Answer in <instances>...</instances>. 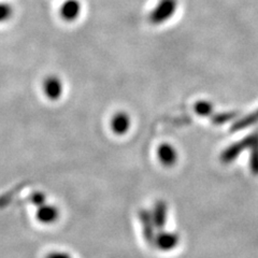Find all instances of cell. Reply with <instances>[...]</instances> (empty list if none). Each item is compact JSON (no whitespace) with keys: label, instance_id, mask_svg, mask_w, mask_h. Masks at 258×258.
Segmentation results:
<instances>
[{"label":"cell","instance_id":"cell-9","mask_svg":"<svg viewBox=\"0 0 258 258\" xmlns=\"http://www.w3.org/2000/svg\"><path fill=\"white\" fill-rule=\"evenodd\" d=\"M174 2L173 0H165L164 3L158 7V9L152 14V19L154 22H161L167 19L169 15L173 13Z\"/></svg>","mask_w":258,"mask_h":258},{"label":"cell","instance_id":"cell-4","mask_svg":"<svg viewBox=\"0 0 258 258\" xmlns=\"http://www.w3.org/2000/svg\"><path fill=\"white\" fill-rule=\"evenodd\" d=\"M157 154L161 165L165 167H172L177 160V153L170 144H161L157 151Z\"/></svg>","mask_w":258,"mask_h":258},{"label":"cell","instance_id":"cell-2","mask_svg":"<svg viewBox=\"0 0 258 258\" xmlns=\"http://www.w3.org/2000/svg\"><path fill=\"white\" fill-rule=\"evenodd\" d=\"M139 219L141 222V226H142V232L144 239L147 240L148 243L153 244L154 242L155 236H156V227L154 221H153L152 217V213L150 211H147V210H141L139 213Z\"/></svg>","mask_w":258,"mask_h":258},{"label":"cell","instance_id":"cell-3","mask_svg":"<svg viewBox=\"0 0 258 258\" xmlns=\"http://www.w3.org/2000/svg\"><path fill=\"white\" fill-rule=\"evenodd\" d=\"M151 213H152V217H153V221H154L156 229L158 231L164 230V228L166 227L167 220H168L167 204L165 203V201H161V200L157 201Z\"/></svg>","mask_w":258,"mask_h":258},{"label":"cell","instance_id":"cell-6","mask_svg":"<svg viewBox=\"0 0 258 258\" xmlns=\"http://www.w3.org/2000/svg\"><path fill=\"white\" fill-rule=\"evenodd\" d=\"M81 12V6L78 0H68L60 9V15L64 21L72 22L78 19Z\"/></svg>","mask_w":258,"mask_h":258},{"label":"cell","instance_id":"cell-10","mask_svg":"<svg viewBox=\"0 0 258 258\" xmlns=\"http://www.w3.org/2000/svg\"><path fill=\"white\" fill-rule=\"evenodd\" d=\"M196 112L199 114H208L209 113V104L206 102H199L196 106Z\"/></svg>","mask_w":258,"mask_h":258},{"label":"cell","instance_id":"cell-8","mask_svg":"<svg viewBox=\"0 0 258 258\" xmlns=\"http://www.w3.org/2000/svg\"><path fill=\"white\" fill-rule=\"evenodd\" d=\"M44 90L48 98L53 100L58 99L62 93V84L57 78L51 77L45 81Z\"/></svg>","mask_w":258,"mask_h":258},{"label":"cell","instance_id":"cell-1","mask_svg":"<svg viewBox=\"0 0 258 258\" xmlns=\"http://www.w3.org/2000/svg\"><path fill=\"white\" fill-rule=\"evenodd\" d=\"M180 242V237L177 233L172 231H165V230H159L154 239V244L159 251L163 252H169L172 251L175 248Z\"/></svg>","mask_w":258,"mask_h":258},{"label":"cell","instance_id":"cell-7","mask_svg":"<svg viewBox=\"0 0 258 258\" xmlns=\"http://www.w3.org/2000/svg\"><path fill=\"white\" fill-rule=\"evenodd\" d=\"M111 128L115 134L124 135L131 128V118L125 113H118V114L113 116Z\"/></svg>","mask_w":258,"mask_h":258},{"label":"cell","instance_id":"cell-11","mask_svg":"<svg viewBox=\"0 0 258 258\" xmlns=\"http://www.w3.org/2000/svg\"><path fill=\"white\" fill-rule=\"evenodd\" d=\"M45 258H72V257L64 252H52L50 254H47Z\"/></svg>","mask_w":258,"mask_h":258},{"label":"cell","instance_id":"cell-12","mask_svg":"<svg viewBox=\"0 0 258 258\" xmlns=\"http://www.w3.org/2000/svg\"><path fill=\"white\" fill-rule=\"evenodd\" d=\"M34 203H35L37 206H39V207L44 205V203H45V196L42 195V194H37V195L35 196Z\"/></svg>","mask_w":258,"mask_h":258},{"label":"cell","instance_id":"cell-5","mask_svg":"<svg viewBox=\"0 0 258 258\" xmlns=\"http://www.w3.org/2000/svg\"><path fill=\"white\" fill-rule=\"evenodd\" d=\"M59 211L55 206L42 205L37 212V219L43 224H52L58 220Z\"/></svg>","mask_w":258,"mask_h":258}]
</instances>
